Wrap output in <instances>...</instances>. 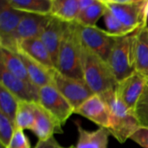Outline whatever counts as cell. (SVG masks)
<instances>
[{
    "label": "cell",
    "instance_id": "cell-18",
    "mask_svg": "<svg viewBox=\"0 0 148 148\" xmlns=\"http://www.w3.org/2000/svg\"><path fill=\"white\" fill-rule=\"evenodd\" d=\"M134 62L136 72L148 79V26L135 32Z\"/></svg>",
    "mask_w": 148,
    "mask_h": 148
},
{
    "label": "cell",
    "instance_id": "cell-27",
    "mask_svg": "<svg viewBox=\"0 0 148 148\" xmlns=\"http://www.w3.org/2000/svg\"><path fill=\"white\" fill-rule=\"evenodd\" d=\"M104 19L106 26L108 28V31L115 37L125 36L134 33V31L127 28L114 14H112L108 10V9L104 16Z\"/></svg>",
    "mask_w": 148,
    "mask_h": 148
},
{
    "label": "cell",
    "instance_id": "cell-24",
    "mask_svg": "<svg viewBox=\"0 0 148 148\" xmlns=\"http://www.w3.org/2000/svg\"><path fill=\"white\" fill-rule=\"evenodd\" d=\"M36 120V103L35 102H27V101H19L15 126L16 128L22 130L29 129L33 127Z\"/></svg>",
    "mask_w": 148,
    "mask_h": 148
},
{
    "label": "cell",
    "instance_id": "cell-33",
    "mask_svg": "<svg viewBox=\"0 0 148 148\" xmlns=\"http://www.w3.org/2000/svg\"><path fill=\"white\" fill-rule=\"evenodd\" d=\"M0 148H7L6 147H4L3 145H2V144H0Z\"/></svg>",
    "mask_w": 148,
    "mask_h": 148
},
{
    "label": "cell",
    "instance_id": "cell-14",
    "mask_svg": "<svg viewBox=\"0 0 148 148\" xmlns=\"http://www.w3.org/2000/svg\"><path fill=\"white\" fill-rule=\"evenodd\" d=\"M61 122L41 105L36 103V120L31 128L39 141H45L54 137V134L63 133Z\"/></svg>",
    "mask_w": 148,
    "mask_h": 148
},
{
    "label": "cell",
    "instance_id": "cell-28",
    "mask_svg": "<svg viewBox=\"0 0 148 148\" xmlns=\"http://www.w3.org/2000/svg\"><path fill=\"white\" fill-rule=\"evenodd\" d=\"M16 130L15 124L0 112V144L8 147Z\"/></svg>",
    "mask_w": 148,
    "mask_h": 148
},
{
    "label": "cell",
    "instance_id": "cell-2",
    "mask_svg": "<svg viewBox=\"0 0 148 148\" xmlns=\"http://www.w3.org/2000/svg\"><path fill=\"white\" fill-rule=\"evenodd\" d=\"M82 49L78 24L75 22L69 23L61 41L56 70L64 75L83 80Z\"/></svg>",
    "mask_w": 148,
    "mask_h": 148
},
{
    "label": "cell",
    "instance_id": "cell-25",
    "mask_svg": "<svg viewBox=\"0 0 148 148\" xmlns=\"http://www.w3.org/2000/svg\"><path fill=\"white\" fill-rule=\"evenodd\" d=\"M19 101L9 90L0 85V112L7 116L14 124Z\"/></svg>",
    "mask_w": 148,
    "mask_h": 148
},
{
    "label": "cell",
    "instance_id": "cell-1",
    "mask_svg": "<svg viewBox=\"0 0 148 148\" xmlns=\"http://www.w3.org/2000/svg\"><path fill=\"white\" fill-rule=\"evenodd\" d=\"M82 67L83 81L95 95L115 90L118 82L107 61L82 44Z\"/></svg>",
    "mask_w": 148,
    "mask_h": 148
},
{
    "label": "cell",
    "instance_id": "cell-29",
    "mask_svg": "<svg viewBox=\"0 0 148 148\" xmlns=\"http://www.w3.org/2000/svg\"><path fill=\"white\" fill-rule=\"evenodd\" d=\"M7 148H30L29 141L24 134L23 130L16 128L13 137Z\"/></svg>",
    "mask_w": 148,
    "mask_h": 148
},
{
    "label": "cell",
    "instance_id": "cell-19",
    "mask_svg": "<svg viewBox=\"0 0 148 148\" xmlns=\"http://www.w3.org/2000/svg\"><path fill=\"white\" fill-rule=\"evenodd\" d=\"M78 141L75 148H108L110 133L108 129L99 127L95 131H88L77 124Z\"/></svg>",
    "mask_w": 148,
    "mask_h": 148
},
{
    "label": "cell",
    "instance_id": "cell-10",
    "mask_svg": "<svg viewBox=\"0 0 148 148\" xmlns=\"http://www.w3.org/2000/svg\"><path fill=\"white\" fill-rule=\"evenodd\" d=\"M1 82L0 85L9 90L20 101L38 103L39 101V88L32 83L26 82L11 73L0 63Z\"/></svg>",
    "mask_w": 148,
    "mask_h": 148
},
{
    "label": "cell",
    "instance_id": "cell-11",
    "mask_svg": "<svg viewBox=\"0 0 148 148\" xmlns=\"http://www.w3.org/2000/svg\"><path fill=\"white\" fill-rule=\"evenodd\" d=\"M74 114H80L106 129L110 128L112 124L110 110L106 101L99 95H94L88 98L75 110Z\"/></svg>",
    "mask_w": 148,
    "mask_h": 148
},
{
    "label": "cell",
    "instance_id": "cell-8",
    "mask_svg": "<svg viewBox=\"0 0 148 148\" xmlns=\"http://www.w3.org/2000/svg\"><path fill=\"white\" fill-rule=\"evenodd\" d=\"M38 104L53 114L62 126L75 112L74 108L54 84L39 88Z\"/></svg>",
    "mask_w": 148,
    "mask_h": 148
},
{
    "label": "cell",
    "instance_id": "cell-23",
    "mask_svg": "<svg viewBox=\"0 0 148 148\" xmlns=\"http://www.w3.org/2000/svg\"><path fill=\"white\" fill-rule=\"evenodd\" d=\"M107 11L108 8L103 0H95V3L78 14L75 23L82 26H96V23Z\"/></svg>",
    "mask_w": 148,
    "mask_h": 148
},
{
    "label": "cell",
    "instance_id": "cell-30",
    "mask_svg": "<svg viewBox=\"0 0 148 148\" xmlns=\"http://www.w3.org/2000/svg\"><path fill=\"white\" fill-rule=\"evenodd\" d=\"M130 140L143 148H148V127H140L131 136Z\"/></svg>",
    "mask_w": 148,
    "mask_h": 148
},
{
    "label": "cell",
    "instance_id": "cell-4",
    "mask_svg": "<svg viewBox=\"0 0 148 148\" xmlns=\"http://www.w3.org/2000/svg\"><path fill=\"white\" fill-rule=\"evenodd\" d=\"M134 40L135 32L128 36L117 37L107 61L118 82L136 72Z\"/></svg>",
    "mask_w": 148,
    "mask_h": 148
},
{
    "label": "cell",
    "instance_id": "cell-22",
    "mask_svg": "<svg viewBox=\"0 0 148 148\" xmlns=\"http://www.w3.org/2000/svg\"><path fill=\"white\" fill-rule=\"evenodd\" d=\"M8 2L15 10L25 13L50 15L52 0H8Z\"/></svg>",
    "mask_w": 148,
    "mask_h": 148
},
{
    "label": "cell",
    "instance_id": "cell-3",
    "mask_svg": "<svg viewBox=\"0 0 148 148\" xmlns=\"http://www.w3.org/2000/svg\"><path fill=\"white\" fill-rule=\"evenodd\" d=\"M101 96L106 101L111 114L112 124L108 130L120 143H125L140 127L134 112L117 96L115 90L107 92Z\"/></svg>",
    "mask_w": 148,
    "mask_h": 148
},
{
    "label": "cell",
    "instance_id": "cell-21",
    "mask_svg": "<svg viewBox=\"0 0 148 148\" xmlns=\"http://www.w3.org/2000/svg\"><path fill=\"white\" fill-rule=\"evenodd\" d=\"M78 14L79 0H52L50 16L65 23H74Z\"/></svg>",
    "mask_w": 148,
    "mask_h": 148
},
{
    "label": "cell",
    "instance_id": "cell-13",
    "mask_svg": "<svg viewBox=\"0 0 148 148\" xmlns=\"http://www.w3.org/2000/svg\"><path fill=\"white\" fill-rule=\"evenodd\" d=\"M147 82V78L141 74L135 72L127 79L118 82L115 88V93L117 96L133 112L143 92Z\"/></svg>",
    "mask_w": 148,
    "mask_h": 148
},
{
    "label": "cell",
    "instance_id": "cell-5",
    "mask_svg": "<svg viewBox=\"0 0 148 148\" xmlns=\"http://www.w3.org/2000/svg\"><path fill=\"white\" fill-rule=\"evenodd\" d=\"M108 10L127 28L136 32L147 25L148 0H103Z\"/></svg>",
    "mask_w": 148,
    "mask_h": 148
},
{
    "label": "cell",
    "instance_id": "cell-31",
    "mask_svg": "<svg viewBox=\"0 0 148 148\" xmlns=\"http://www.w3.org/2000/svg\"><path fill=\"white\" fill-rule=\"evenodd\" d=\"M35 148H66L63 147L62 146H61L57 140L55 139V137H52L50 139H49L48 140L45 141H39L37 142L36 146ZM70 148V147H69Z\"/></svg>",
    "mask_w": 148,
    "mask_h": 148
},
{
    "label": "cell",
    "instance_id": "cell-34",
    "mask_svg": "<svg viewBox=\"0 0 148 148\" xmlns=\"http://www.w3.org/2000/svg\"><path fill=\"white\" fill-rule=\"evenodd\" d=\"M70 148H75V147H74V146H72V147H70Z\"/></svg>",
    "mask_w": 148,
    "mask_h": 148
},
{
    "label": "cell",
    "instance_id": "cell-16",
    "mask_svg": "<svg viewBox=\"0 0 148 148\" xmlns=\"http://www.w3.org/2000/svg\"><path fill=\"white\" fill-rule=\"evenodd\" d=\"M17 51L26 54L31 59L49 69H56L47 48L40 37L29 38L20 42L17 45Z\"/></svg>",
    "mask_w": 148,
    "mask_h": 148
},
{
    "label": "cell",
    "instance_id": "cell-32",
    "mask_svg": "<svg viewBox=\"0 0 148 148\" xmlns=\"http://www.w3.org/2000/svg\"><path fill=\"white\" fill-rule=\"evenodd\" d=\"M95 0H79V13L95 3Z\"/></svg>",
    "mask_w": 148,
    "mask_h": 148
},
{
    "label": "cell",
    "instance_id": "cell-15",
    "mask_svg": "<svg viewBox=\"0 0 148 148\" xmlns=\"http://www.w3.org/2000/svg\"><path fill=\"white\" fill-rule=\"evenodd\" d=\"M22 59L30 82L36 88H40L48 85L54 84L53 82V73L56 69H49L41 63L34 61L26 54L17 51L16 52Z\"/></svg>",
    "mask_w": 148,
    "mask_h": 148
},
{
    "label": "cell",
    "instance_id": "cell-20",
    "mask_svg": "<svg viewBox=\"0 0 148 148\" xmlns=\"http://www.w3.org/2000/svg\"><path fill=\"white\" fill-rule=\"evenodd\" d=\"M0 63L17 78L26 82L32 83L28 75L26 68L17 53L0 47Z\"/></svg>",
    "mask_w": 148,
    "mask_h": 148
},
{
    "label": "cell",
    "instance_id": "cell-6",
    "mask_svg": "<svg viewBox=\"0 0 148 148\" xmlns=\"http://www.w3.org/2000/svg\"><path fill=\"white\" fill-rule=\"evenodd\" d=\"M49 16V15L42 16L26 13L11 36L0 38V47L16 53L17 45L20 42L29 38L40 37Z\"/></svg>",
    "mask_w": 148,
    "mask_h": 148
},
{
    "label": "cell",
    "instance_id": "cell-12",
    "mask_svg": "<svg viewBox=\"0 0 148 148\" xmlns=\"http://www.w3.org/2000/svg\"><path fill=\"white\" fill-rule=\"evenodd\" d=\"M69 23H65L49 15V19L40 36L41 40L47 48L53 63L56 69L59 48L63 33Z\"/></svg>",
    "mask_w": 148,
    "mask_h": 148
},
{
    "label": "cell",
    "instance_id": "cell-9",
    "mask_svg": "<svg viewBox=\"0 0 148 148\" xmlns=\"http://www.w3.org/2000/svg\"><path fill=\"white\" fill-rule=\"evenodd\" d=\"M78 27L82 44L105 61H108L117 37L111 35L108 30L101 29L97 26L78 24Z\"/></svg>",
    "mask_w": 148,
    "mask_h": 148
},
{
    "label": "cell",
    "instance_id": "cell-26",
    "mask_svg": "<svg viewBox=\"0 0 148 148\" xmlns=\"http://www.w3.org/2000/svg\"><path fill=\"white\" fill-rule=\"evenodd\" d=\"M134 114L140 127H148V79L143 92L134 109Z\"/></svg>",
    "mask_w": 148,
    "mask_h": 148
},
{
    "label": "cell",
    "instance_id": "cell-35",
    "mask_svg": "<svg viewBox=\"0 0 148 148\" xmlns=\"http://www.w3.org/2000/svg\"><path fill=\"white\" fill-rule=\"evenodd\" d=\"M147 16H148V12H147Z\"/></svg>",
    "mask_w": 148,
    "mask_h": 148
},
{
    "label": "cell",
    "instance_id": "cell-7",
    "mask_svg": "<svg viewBox=\"0 0 148 148\" xmlns=\"http://www.w3.org/2000/svg\"><path fill=\"white\" fill-rule=\"evenodd\" d=\"M53 82L75 110L95 95L83 80L64 75L56 69L53 73Z\"/></svg>",
    "mask_w": 148,
    "mask_h": 148
},
{
    "label": "cell",
    "instance_id": "cell-17",
    "mask_svg": "<svg viewBox=\"0 0 148 148\" xmlns=\"http://www.w3.org/2000/svg\"><path fill=\"white\" fill-rule=\"evenodd\" d=\"M25 12L15 10L8 0L0 1V38L11 36L18 27Z\"/></svg>",
    "mask_w": 148,
    "mask_h": 148
}]
</instances>
